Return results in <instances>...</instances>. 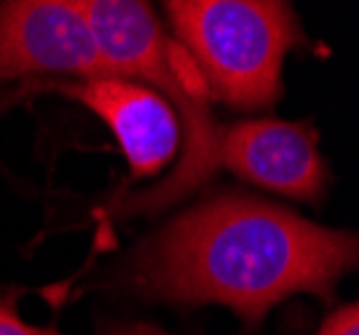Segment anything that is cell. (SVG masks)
<instances>
[{
  "label": "cell",
  "mask_w": 359,
  "mask_h": 335,
  "mask_svg": "<svg viewBox=\"0 0 359 335\" xmlns=\"http://www.w3.org/2000/svg\"><path fill=\"white\" fill-rule=\"evenodd\" d=\"M354 233L325 228L252 196L225 193L180 214L140 249L135 285L172 303H220L260 322L276 303L309 292L330 298L357 268Z\"/></svg>",
  "instance_id": "1"
},
{
  "label": "cell",
  "mask_w": 359,
  "mask_h": 335,
  "mask_svg": "<svg viewBox=\"0 0 359 335\" xmlns=\"http://www.w3.org/2000/svg\"><path fill=\"white\" fill-rule=\"evenodd\" d=\"M94 43L116 78L158 92L175 107L182 129L177 169L150 191L121 204V214L158 212L220 169V129L212 121V97L185 48L164 32L150 0H81Z\"/></svg>",
  "instance_id": "2"
},
{
  "label": "cell",
  "mask_w": 359,
  "mask_h": 335,
  "mask_svg": "<svg viewBox=\"0 0 359 335\" xmlns=\"http://www.w3.org/2000/svg\"><path fill=\"white\" fill-rule=\"evenodd\" d=\"M212 100L269 110L282 97L287 51L306 46L290 0H161Z\"/></svg>",
  "instance_id": "3"
},
{
  "label": "cell",
  "mask_w": 359,
  "mask_h": 335,
  "mask_svg": "<svg viewBox=\"0 0 359 335\" xmlns=\"http://www.w3.org/2000/svg\"><path fill=\"white\" fill-rule=\"evenodd\" d=\"M32 76L116 78L81 0H0V86Z\"/></svg>",
  "instance_id": "4"
},
{
  "label": "cell",
  "mask_w": 359,
  "mask_h": 335,
  "mask_svg": "<svg viewBox=\"0 0 359 335\" xmlns=\"http://www.w3.org/2000/svg\"><path fill=\"white\" fill-rule=\"evenodd\" d=\"M220 167L244 183L300 201H319L330 185L319 135L306 121L252 118L220 129Z\"/></svg>",
  "instance_id": "5"
},
{
  "label": "cell",
  "mask_w": 359,
  "mask_h": 335,
  "mask_svg": "<svg viewBox=\"0 0 359 335\" xmlns=\"http://www.w3.org/2000/svg\"><path fill=\"white\" fill-rule=\"evenodd\" d=\"M57 89L107 123L132 167V180L156 177L177 156L180 118L158 92L126 78H86L60 83Z\"/></svg>",
  "instance_id": "6"
},
{
  "label": "cell",
  "mask_w": 359,
  "mask_h": 335,
  "mask_svg": "<svg viewBox=\"0 0 359 335\" xmlns=\"http://www.w3.org/2000/svg\"><path fill=\"white\" fill-rule=\"evenodd\" d=\"M0 335H62L51 327H35L19 317L14 298H0Z\"/></svg>",
  "instance_id": "7"
},
{
  "label": "cell",
  "mask_w": 359,
  "mask_h": 335,
  "mask_svg": "<svg viewBox=\"0 0 359 335\" xmlns=\"http://www.w3.org/2000/svg\"><path fill=\"white\" fill-rule=\"evenodd\" d=\"M316 335H359V308L357 303H346L332 311Z\"/></svg>",
  "instance_id": "8"
},
{
  "label": "cell",
  "mask_w": 359,
  "mask_h": 335,
  "mask_svg": "<svg viewBox=\"0 0 359 335\" xmlns=\"http://www.w3.org/2000/svg\"><path fill=\"white\" fill-rule=\"evenodd\" d=\"M105 335H169L164 330H158L156 324H145V322H137V324H116L110 327Z\"/></svg>",
  "instance_id": "9"
}]
</instances>
